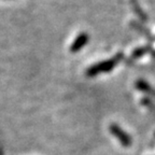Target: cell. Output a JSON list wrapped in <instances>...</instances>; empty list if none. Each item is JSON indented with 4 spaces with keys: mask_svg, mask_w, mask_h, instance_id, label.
Listing matches in <instances>:
<instances>
[{
    "mask_svg": "<svg viewBox=\"0 0 155 155\" xmlns=\"http://www.w3.org/2000/svg\"><path fill=\"white\" fill-rule=\"evenodd\" d=\"M88 41H90V36H88V34H87V32H80V34L75 37V39L73 40L72 43H71L69 50H70V52L73 54L78 53V52H80L81 50L88 43Z\"/></svg>",
    "mask_w": 155,
    "mask_h": 155,
    "instance_id": "3957f363",
    "label": "cell"
},
{
    "mask_svg": "<svg viewBox=\"0 0 155 155\" xmlns=\"http://www.w3.org/2000/svg\"><path fill=\"white\" fill-rule=\"evenodd\" d=\"M109 131L117 139V141H119L123 147L128 148V147L131 145L133 141H131L130 135H128L124 129H122L117 124H111V125L109 126Z\"/></svg>",
    "mask_w": 155,
    "mask_h": 155,
    "instance_id": "7a4b0ae2",
    "label": "cell"
},
{
    "mask_svg": "<svg viewBox=\"0 0 155 155\" xmlns=\"http://www.w3.org/2000/svg\"><path fill=\"white\" fill-rule=\"evenodd\" d=\"M135 85H136V88L139 90L140 92L144 93V94H147V95H150V96H152V97H155V90L147 82V81L138 80L135 83Z\"/></svg>",
    "mask_w": 155,
    "mask_h": 155,
    "instance_id": "277c9868",
    "label": "cell"
},
{
    "mask_svg": "<svg viewBox=\"0 0 155 155\" xmlns=\"http://www.w3.org/2000/svg\"><path fill=\"white\" fill-rule=\"evenodd\" d=\"M131 5H133L134 10H135V12L137 13V14H138L141 18L144 19V21H145V19H148V17H145V14L140 10V7H139V5H137V3H136L135 0H131Z\"/></svg>",
    "mask_w": 155,
    "mask_h": 155,
    "instance_id": "5b68a950",
    "label": "cell"
},
{
    "mask_svg": "<svg viewBox=\"0 0 155 155\" xmlns=\"http://www.w3.org/2000/svg\"><path fill=\"white\" fill-rule=\"evenodd\" d=\"M122 58H123V53H119L116 54L113 58H110V59H107V61H102L97 64H94L90 68H87L86 71H85V74L87 77L93 78L100 74V73L110 72V71H112L117 66V64L122 61Z\"/></svg>",
    "mask_w": 155,
    "mask_h": 155,
    "instance_id": "6da1fadb",
    "label": "cell"
}]
</instances>
